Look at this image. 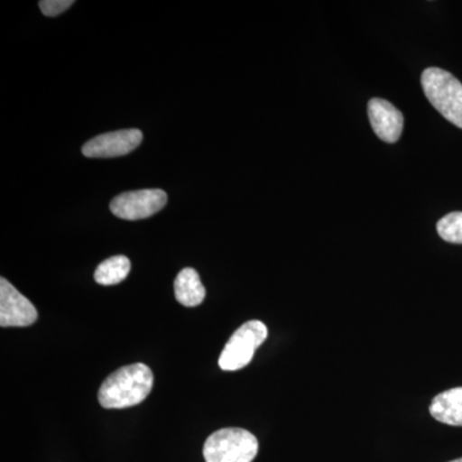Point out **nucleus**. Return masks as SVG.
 Returning a JSON list of instances; mask_svg holds the SVG:
<instances>
[{
	"label": "nucleus",
	"instance_id": "0eeeda50",
	"mask_svg": "<svg viewBox=\"0 0 462 462\" xmlns=\"http://www.w3.org/2000/svg\"><path fill=\"white\" fill-rule=\"evenodd\" d=\"M143 133L138 129L102 134L91 139L83 147L88 158H114L129 154L141 145Z\"/></svg>",
	"mask_w": 462,
	"mask_h": 462
},
{
	"label": "nucleus",
	"instance_id": "6e6552de",
	"mask_svg": "<svg viewBox=\"0 0 462 462\" xmlns=\"http://www.w3.org/2000/svg\"><path fill=\"white\" fill-rule=\"evenodd\" d=\"M370 124L374 133L383 142L393 144L401 138L403 130V115L388 100L373 98L369 102Z\"/></svg>",
	"mask_w": 462,
	"mask_h": 462
},
{
	"label": "nucleus",
	"instance_id": "f257e3e1",
	"mask_svg": "<svg viewBox=\"0 0 462 462\" xmlns=\"http://www.w3.org/2000/svg\"><path fill=\"white\" fill-rule=\"evenodd\" d=\"M153 387V373L144 364H133L112 373L98 392L105 409H126L142 403Z\"/></svg>",
	"mask_w": 462,
	"mask_h": 462
},
{
	"label": "nucleus",
	"instance_id": "423d86ee",
	"mask_svg": "<svg viewBox=\"0 0 462 462\" xmlns=\"http://www.w3.org/2000/svg\"><path fill=\"white\" fill-rule=\"evenodd\" d=\"M38 320V311L23 294L5 278L0 279V327H30Z\"/></svg>",
	"mask_w": 462,
	"mask_h": 462
},
{
	"label": "nucleus",
	"instance_id": "f8f14e48",
	"mask_svg": "<svg viewBox=\"0 0 462 462\" xmlns=\"http://www.w3.org/2000/svg\"><path fill=\"white\" fill-rule=\"evenodd\" d=\"M440 238L454 245H462V212H451L437 224Z\"/></svg>",
	"mask_w": 462,
	"mask_h": 462
},
{
	"label": "nucleus",
	"instance_id": "39448f33",
	"mask_svg": "<svg viewBox=\"0 0 462 462\" xmlns=\"http://www.w3.org/2000/svg\"><path fill=\"white\" fill-rule=\"evenodd\" d=\"M167 203V194L161 189H142L120 194L111 202L112 214L123 220L136 221L151 217Z\"/></svg>",
	"mask_w": 462,
	"mask_h": 462
},
{
	"label": "nucleus",
	"instance_id": "20e7f679",
	"mask_svg": "<svg viewBox=\"0 0 462 462\" xmlns=\"http://www.w3.org/2000/svg\"><path fill=\"white\" fill-rule=\"evenodd\" d=\"M267 338V328L263 322L251 320L243 324L226 343L218 365L224 372H236L251 363L254 352Z\"/></svg>",
	"mask_w": 462,
	"mask_h": 462
},
{
	"label": "nucleus",
	"instance_id": "ddd939ff",
	"mask_svg": "<svg viewBox=\"0 0 462 462\" xmlns=\"http://www.w3.org/2000/svg\"><path fill=\"white\" fill-rule=\"evenodd\" d=\"M74 5V0H42L39 2V7L42 14L50 17H56L58 14H63Z\"/></svg>",
	"mask_w": 462,
	"mask_h": 462
},
{
	"label": "nucleus",
	"instance_id": "f03ea898",
	"mask_svg": "<svg viewBox=\"0 0 462 462\" xmlns=\"http://www.w3.org/2000/svg\"><path fill=\"white\" fill-rule=\"evenodd\" d=\"M421 87L434 108L462 129V84L445 69L430 67L421 75Z\"/></svg>",
	"mask_w": 462,
	"mask_h": 462
},
{
	"label": "nucleus",
	"instance_id": "1a4fd4ad",
	"mask_svg": "<svg viewBox=\"0 0 462 462\" xmlns=\"http://www.w3.org/2000/svg\"><path fill=\"white\" fill-rule=\"evenodd\" d=\"M430 415L437 421L452 427H462V387L448 389L433 398Z\"/></svg>",
	"mask_w": 462,
	"mask_h": 462
},
{
	"label": "nucleus",
	"instance_id": "7ed1b4c3",
	"mask_svg": "<svg viewBox=\"0 0 462 462\" xmlns=\"http://www.w3.org/2000/svg\"><path fill=\"white\" fill-rule=\"evenodd\" d=\"M258 454V440L242 428H225L207 438L206 462H252Z\"/></svg>",
	"mask_w": 462,
	"mask_h": 462
},
{
	"label": "nucleus",
	"instance_id": "4468645a",
	"mask_svg": "<svg viewBox=\"0 0 462 462\" xmlns=\"http://www.w3.org/2000/svg\"><path fill=\"white\" fill-rule=\"evenodd\" d=\"M449 462H462V458H457V460L449 461Z\"/></svg>",
	"mask_w": 462,
	"mask_h": 462
},
{
	"label": "nucleus",
	"instance_id": "9d476101",
	"mask_svg": "<svg viewBox=\"0 0 462 462\" xmlns=\"http://www.w3.org/2000/svg\"><path fill=\"white\" fill-rule=\"evenodd\" d=\"M175 297L180 305L185 307H196L205 300L206 289L203 287L199 273L191 267L181 270L176 276Z\"/></svg>",
	"mask_w": 462,
	"mask_h": 462
},
{
	"label": "nucleus",
	"instance_id": "9b49d317",
	"mask_svg": "<svg viewBox=\"0 0 462 462\" xmlns=\"http://www.w3.org/2000/svg\"><path fill=\"white\" fill-rule=\"evenodd\" d=\"M132 263L130 260L125 256H114L108 260L103 261L97 267L94 279L100 285H116L120 284L129 275Z\"/></svg>",
	"mask_w": 462,
	"mask_h": 462
}]
</instances>
